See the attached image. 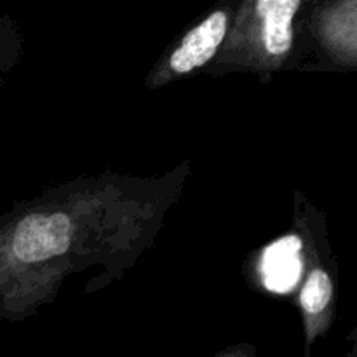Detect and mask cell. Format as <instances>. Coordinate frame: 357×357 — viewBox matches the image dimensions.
<instances>
[{"mask_svg": "<svg viewBox=\"0 0 357 357\" xmlns=\"http://www.w3.org/2000/svg\"><path fill=\"white\" fill-rule=\"evenodd\" d=\"M300 0H260L243 7L248 14H241V26L236 38L243 47L261 65H278L291 51L293 23Z\"/></svg>", "mask_w": 357, "mask_h": 357, "instance_id": "1", "label": "cell"}, {"mask_svg": "<svg viewBox=\"0 0 357 357\" xmlns=\"http://www.w3.org/2000/svg\"><path fill=\"white\" fill-rule=\"evenodd\" d=\"M72 223L65 213H33L16 225L10 250L23 264H38L66 253Z\"/></svg>", "mask_w": 357, "mask_h": 357, "instance_id": "2", "label": "cell"}, {"mask_svg": "<svg viewBox=\"0 0 357 357\" xmlns=\"http://www.w3.org/2000/svg\"><path fill=\"white\" fill-rule=\"evenodd\" d=\"M316 33L331 59L357 68V0L323 6L316 17Z\"/></svg>", "mask_w": 357, "mask_h": 357, "instance_id": "3", "label": "cell"}, {"mask_svg": "<svg viewBox=\"0 0 357 357\" xmlns=\"http://www.w3.org/2000/svg\"><path fill=\"white\" fill-rule=\"evenodd\" d=\"M227 30H229V14L225 10L209 14L197 26L192 28L183 37L181 44L174 49L167 63L169 72L173 75H185L206 65L223 44Z\"/></svg>", "mask_w": 357, "mask_h": 357, "instance_id": "4", "label": "cell"}, {"mask_svg": "<svg viewBox=\"0 0 357 357\" xmlns=\"http://www.w3.org/2000/svg\"><path fill=\"white\" fill-rule=\"evenodd\" d=\"M333 278L323 265L314 264V267L307 272L300 291V305H302L307 331V357L312 342L328 330L333 319Z\"/></svg>", "mask_w": 357, "mask_h": 357, "instance_id": "5", "label": "cell"}, {"mask_svg": "<svg viewBox=\"0 0 357 357\" xmlns=\"http://www.w3.org/2000/svg\"><path fill=\"white\" fill-rule=\"evenodd\" d=\"M298 250L300 243L295 237L282 239L268 248L264 258L265 284L268 289L284 291L291 288L300 271Z\"/></svg>", "mask_w": 357, "mask_h": 357, "instance_id": "6", "label": "cell"}, {"mask_svg": "<svg viewBox=\"0 0 357 357\" xmlns=\"http://www.w3.org/2000/svg\"><path fill=\"white\" fill-rule=\"evenodd\" d=\"M220 357H253V354L248 351H230V352H225V354H222Z\"/></svg>", "mask_w": 357, "mask_h": 357, "instance_id": "7", "label": "cell"}, {"mask_svg": "<svg viewBox=\"0 0 357 357\" xmlns=\"http://www.w3.org/2000/svg\"><path fill=\"white\" fill-rule=\"evenodd\" d=\"M351 342H352L351 357H357V328L351 333Z\"/></svg>", "mask_w": 357, "mask_h": 357, "instance_id": "8", "label": "cell"}]
</instances>
